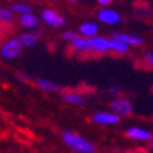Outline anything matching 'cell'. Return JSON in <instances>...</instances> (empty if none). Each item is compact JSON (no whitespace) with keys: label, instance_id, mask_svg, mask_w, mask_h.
<instances>
[{"label":"cell","instance_id":"obj_1","mask_svg":"<svg viewBox=\"0 0 153 153\" xmlns=\"http://www.w3.org/2000/svg\"><path fill=\"white\" fill-rule=\"evenodd\" d=\"M62 142L68 148L75 153H96V145L82 135L74 132L71 130H62L61 132Z\"/></svg>","mask_w":153,"mask_h":153},{"label":"cell","instance_id":"obj_2","mask_svg":"<svg viewBox=\"0 0 153 153\" xmlns=\"http://www.w3.org/2000/svg\"><path fill=\"white\" fill-rule=\"evenodd\" d=\"M22 44L20 42L19 38H10L6 39L0 48V54L5 60H14L17 56H20L21 52H22Z\"/></svg>","mask_w":153,"mask_h":153},{"label":"cell","instance_id":"obj_3","mask_svg":"<svg viewBox=\"0 0 153 153\" xmlns=\"http://www.w3.org/2000/svg\"><path fill=\"white\" fill-rule=\"evenodd\" d=\"M41 20L52 28H59L62 27L66 23V20L60 12L53 9H44L41 12Z\"/></svg>","mask_w":153,"mask_h":153},{"label":"cell","instance_id":"obj_4","mask_svg":"<svg viewBox=\"0 0 153 153\" xmlns=\"http://www.w3.org/2000/svg\"><path fill=\"white\" fill-rule=\"evenodd\" d=\"M104 54L111 52V38L97 36L94 38H88V53Z\"/></svg>","mask_w":153,"mask_h":153},{"label":"cell","instance_id":"obj_5","mask_svg":"<svg viewBox=\"0 0 153 153\" xmlns=\"http://www.w3.org/2000/svg\"><path fill=\"white\" fill-rule=\"evenodd\" d=\"M92 123L99 126H111L119 124L121 120V117L113 111H98L92 115Z\"/></svg>","mask_w":153,"mask_h":153},{"label":"cell","instance_id":"obj_6","mask_svg":"<svg viewBox=\"0 0 153 153\" xmlns=\"http://www.w3.org/2000/svg\"><path fill=\"white\" fill-rule=\"evenodd\" d=\"M110 109L119 117H127L132 113V103L125 97H117L110 102Z\"/></svg>","mask_w":153,"mask_h":153},{"label":"cell","instance_id":"obj_7","mask_svg":"<svg viewBox=\"0 0 153 153\" xmlns=\"http://www.w3.org/2000/svg\"><path fill=\"white\" fill-rule=\"evenodd\" d=\"M97 20L100 23H103V25L114 26V25H118L121 21V15L119 14L117 10H114V9L102 7L97 12Z\"/></svg>","mask_w":153,"mask_h":153},{"label":"cell","instance_id":"obj_8","mask_svg":"<svg viewBox=\"0 0 153 153\" xmlns=\"http://www.w3.org/2000/svg\"><path fill=\"white\" fill-rule=\"evenodd\" d=\"M126 137H129L130 140L134 141H138V142H149L153 140V134L141 126H131L126 130L125 132Z\"/></svg>","mask_w":153,"mask_h":153},{"label":"cell","instance_id":"obj_9","mask_svg":"<svg viewBox=\"0 0 153 153\" xmlns=\"http://www.w3.org/2000/svg\"><path fill=\"white\" fill-rule=\"evenodd\" d=\"M113 38H117V39L121 41L123 43H125L129 47H138L143 44V38L140 34H135V33L118 32V33H114Z\"/></svg>","mask_w":153,"mask_h":153},{"label":"cell","instance_id":"obj_10","mask_svg":"<svg viewBox=\"0 0 153 153\" xmlns=\"http://www.w3.org/2000/svg\"><path fill=\"white\" fill-rule=\"evenodd\" d=\"M61 100L65 104L74 105V107H81L86 104V99L81 93L72 92V91H65L61 93Z\"/></svg>","mask_w":153,"mask_h":153},{"label":"cell","instance_id":"obj_11","mask_svg":"<svg viewBox=\"0 0 153 153\" xmlns=\"http://www.w3.org/2000/svg\"><path fill=\"white\" fill-rule=\"evenodd\" d=\"M34 85L38 90H41L43 92L47 93H55V92H60L61 91V86L53 81V80H49V79H37L34 81Z\"/></svg>","mask_w":153,"mask_h":153},{"label":"cell","instance_id":"obj_12","mask_svg":"<svg viewBox=\"0 0 153 153\" xmlns=\"http://www.w3.org/2000/svg\"><path fill=\"white\" fill-rule=\"evenodd\" d=\"M98 32H99L98 23L92 21H85L79 27V34L86 38H94L98 36Z\"/></svg>","mask_w":153,"mask_h":153},{"label":"cell","instance_id":"obj_13","mask_svg":"<svg viewBox=\"0 0 153 153\" xmlns=\"http://www.w3.org/2000/svg\"><path fill=\"white\" fill-rule=\"evenodd\" d=\"M19 25L27 31L34 30L39 26V17L37 15H34L33 12L31 14H26V15H22L19 17Z\"/></svg>","mask_w":153,"mask_h":153},{"label":"cell","instance_id":"obj_14","mask_svg":"<svg viewBox=\"0 0 153 153\" xmlns=\"http://www.w3.org/2000/svg\"><path fill=\"white\" fill-rule=\"evenodd\" d=\"M19 39L23 48H33L39 43V34L33 31L25 32L19 37Z\"/></svg>","mask_w":153,"mask_h":153},{"label":"cell","instance_id":"obj_15","mask_svg":"<svg viewBox=\"0 0 153 153\" xmlns=\"http://www.w3.org/2000/svg\"><path fill=\"white\" fill-rule=\"evenodd\" d=\"M72 50L77 53H88V38L82 37V36H77L75 39L70 43Z\"/></svg>","mask_w":153,"mask_h":153},{"label":"cell","instance_id":"obj_16","mask_svg":"<svg viewBox=\"0 0 153 153\" xmlns=\"http://www.w3.org/2000/svg\"><path fill=\"white\" fill-rule=\"evenodd\" d=\"M130 47L123 43L121 41L117 39V38H111V52L117 54H126L129 52Z\"/></svg>","mask_w":153,"mask_h":153},{"label":"cell","instance_id":"obj_17","mask_svg":"<svg viewBox=\"0 0 153 153\" xmlns=\"http://www.w3.org/2000/svg\"><path fill=\"white\" fill-rule=\"evenodd\" d=\"M15 14L22 16V15H26V14H31L32 12V7L27 4V3H15L12 4L10 7Z\"/></svg>","mask_w":153,"mask_h":153},{"label":"cell","instance_id":"obj_18","mask_svg":"<svg viewBox=\"0 0 153 153\" xmlns=\"http://www.w3.org/2000/svg\"><path fill=\"white\" fill-rule=\"evenodd\" d=\"M15 19V12L11 9L7 7H3L0 10V22L3 25H10Z\"/></svg>","mask_w":153,"mask_h":153},{"label":"cell","instance_id":"obj_19","mask_svg":"<svg viewBox=\"0 0 153 153\" xmlns=\"http://www.w3.org/2000/svg\"><path fill=\"white\" fill-rule=\"evenodd\" d=\"M77 36H79V33L76 32V31L66 30V31H64V32L61 33V39H62L64 42H66V43H71Z\"/></svg>","mask_w":153,"mask_h":153},{"label":"cell","instance_id":"obj_20","mask_svg":"<svg viewBox=\"0 0 153 153\" xmlns=\"http://www.w3.org/2000/svg\"><path fill=\"white\" fill-rule=\"evenodd\" d=\"M143 59H145L146 64H148L149 66L153 68V52H148V53H146L145 56H143Z\"/></svg>","mask_w":153,"mask_h":153},{"label":"cell","instance_id":"obj_21","mask_svg":"<svg viewBox=\"0 0 153 153\" xmlns=\"http://www.w3.org/2000/svg\"><path fill=\"white\" fill-rule=\"evenodd\" d=\"M16 77H17V80H19L20 82H22V83H27V82L30 81L28 76L25 75V74H22V72H19V74L16 75Z\"/></svg>","mask_w":153,"mask_h":153},{"label":"cell","instance_id":"obj_22","mask_svg":"<svg viewBox=\"0 0 153 153\" xmlns=\"http://www.w3.org/2000/svg\"><path fill=\"white\" fill-rule=\"evenodd\" d=\"M113 1H114V0H97V3L100 6H103V7H108V5H110Z\"/></svg>","mask_w":153,"mask_h":153},{"label":"cell","instance_id":"obj_23","mask_svg":"<svg viewBox=\"0 0 153 153\" xmlns=\"http://www.w3.org/2000/svg\"><path fill=\"white\" fill-rule=\"evenodd\" d=\"M68 1H69L70 4H76V3L79 1V0H68Z\"/></svg>","mask_w":153,"mask_h":153},{"label":"cell","instance_id":"obj_24","mask_svg":"<svg viewBox=\"0 0 153 153\" xmlns=\"http://www.w3.org/2000/svg\"><path fill=\"white\" fill-rule=\"evenodd\" d=\"M132 153H143V152H141V151H135V152H132Z\"/></svg>","mask_w":153,"mask_h":153},{"label":"cell","instance_id":"obj_25","mask_svg":"<svg viewBox=\"0 0 153 153\" xmlns=\"http://www.w3.org/2000/svg\"><path fill=\"white\" fill-rule=\"evenodd\" d=\"M52 1H54V3H58V1H61V0H52Z\"/></svg>","mask_w":153,"mask_h":153}]
</instances>
